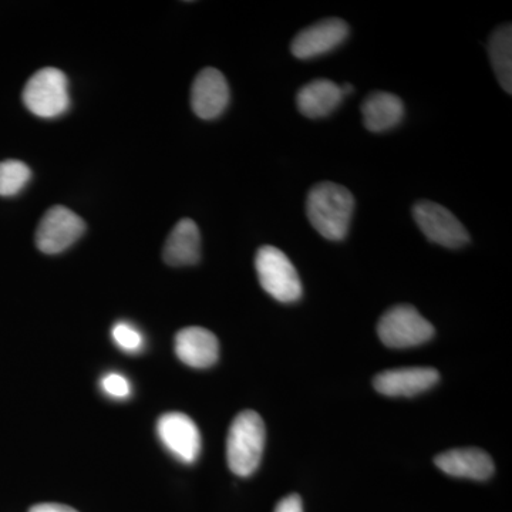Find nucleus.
I'll return each mask as SVG.
<instances>
[{"mask_svg":"<svg viewBox=\"0 0 512 512\" xmlns=\"http://www.w3.org/2000/svg\"><path fill=\"white\" fill-rule=\"evenodd\" d=\"M86 224L69 208L57 205L46 212L36 231V245L43 254L55 255L72 247L84 234Z\"/></svg>","mask_w":512,"mask_h":512,"instance_id":"7","label":"nucleus"},{"mask_svg":"<svg viewBox=\"0 0 512 512\" xmlns=\"http://www.w3.org/2000/svg\"><path fill=\"white\" fill-rule=\"evenodd\" d=\"M111 338L121 350L128 353L140 352L143 349L144 338L140 330L126 322H119L111 330Z\"/></svg>","mask_w":512,"mask_h":512,"instance_id":"19","label":"nucleus"},{"mask_svg":"<svg viewBox=\"0 0 512 512\" xmlns=\"http://www.w3.org/2000/svg\"><path fill=\"white\" fill-rule=\"evenodd\" d=\"M413 217L424 237L444 248H461L470 242V235L460 221L443 205L420 201L414 205Z\"/></svg>","mask_w":512,"mask_h":512,"instance_id":"6","label":"nucleus"},{"mask_svg":"<svg viewBox=\"0 0 512 512\" xmlns=\"http://www.w3.org/2000/svg\"><path fill=\"white\" fill-rule=\"evenodd\" d=\"M274 512H303L301 497L298 494H291L282 498Z\"/></svg>","mask_w":512,"mask_h":512,"instance_id":"21","label":"nucleus"},{"mask_svg":"<svg viewBox=\"0 0 512 512\" xmlns=\"http://www.w3.org/2000/svg\"><path fill=\"white\" fill-rule=\"evenodd\" d=\"M440 380L439 372L431 367H404L386 370L375 377V389L387 397H413L427 392Z\"/></svg>","mask_w":512,"mask_h":512,"instance_id":"11","label":"nucleus"},{"mask_svg":"<svg viewBox=\"0 0 512 512\" xmlns=\"http://www.w3.org/2000/svg\"><path fill=\"white\" fill-rule=\"evenodd\" d=\"M343 97L345 96L338 84L320 79L303 86L296 97V103L303 116L308 119H322L336 110Z\"/></svg>","mask_w":512,"mask_h":512,"instance_id":"16","label":"nucleus"},{"mask_svg":"<svg viewBox=\"0 0 512 512\" xmlns=\"http://www.w3.org/2000/svg\"><path fill=\"white\" fill-rule=\"evenodd\" d=\"M29 512H79L74 510L72 507H67L63 504H37L35 507L30 508Z\"/></svg>","mask_w":512,"mask_h":512,"instance_id":"22","label":"nucleus"},{"mask_svg":"<svg viewBox=\"0 0 512 512\" xmlns=\"http://www.w3.org/2000/svg\"><path fill=\"white\" fill-rule=\"evenodd\" d=\"M32 171L25 163L18 160L0 163V197H13L28 185Z\"/></svg>","mask_w":512,"mask_h":512,"instance_id":"18","label":"nucleus"},{"mask_svg":"<svg viewBox=\"0 0 512 512\" xmlns=\"http://www.w3.org/2000/svg\"><path fill=\"white\" fill-rule=\"evenodd\" d=\"M436 466L447 476L484 481L494 474L493 458L478 448H454L436 457Z\"/></svg>","mask_w":512,"mask_h":512,"instance_id":"13","label":"nucleus"},{"mask_svg":"<svg viewBox=\"0 0 512 512\" xmlns=\"http://www.w3.org/2000/svg\"><path fill=\"white\" fill-rule=\"evenodd\" d=\"M353 210L355 198L342 185L320 183L309 191L306 201L309 221L329 241H342L348 235Z\"/></svg>","mask_w":512,"mask_h":512,"instance_id":"1","label":"nucleus"},{"mask_svg":"<svg viewBox=\"0 0 512 512\" xmlns=\"http://www.w3.org/2000/svg\"><path fill=\"white\" fill-rule=\"evenodd\" d=\"M491 64L498 82L507 93H512V29L510 23L495 30L488 42Z\"/></svg>","mask_w":512,"mask_h":512,"instance_id":"17","label":"nucleus"},{"mask_svg":"<svg viewBox=\"0 0 512 512\" xmlns=\"http://www.w3.org/2000/svg\"><path fill=\"white\" fill-rule=\"evenodd\" d=\"M228 103L229 87L224 74L212 67L198 73L191 89L194 113L202 120H214L224 113Z\"/></svg>","mask_w":512,"mask_h":512,"instance_id":"10","label":"nucleus"},{"mask_svg":"<svg viewBox=\"0 0 512 512\" xmlns=\"http://www.w3.org/2000/svg\"><path fill=\"white\" fill-rule=\"evenodd\" d=\"M256 274L266 293L282 303L299 301L302 296L301 278L291 259L281 249L265 245L256 252Z\"/></svg>","mask_w":512,"mask_h":512,"instance_id":"3","label":"nucleus"},{"mask_svg":"<svg viewBox=\"0 0 512 512\" xmlns=\"http://www.w3.org/2000/svg\"><path fill=\"white\" fill-rule=\"evenodd\" d=\"M101 389L107 396L117 400L127 399L131 394L130 382L126 376L120 375V373H109L104 376L101 380Z\"/></svg>","mask_w":512,"mask_h":512,"instance_id":"20","label":"nucleus"},{"mask_svg":"<svg viewBox=\"0 0 512 512\" xmlns=\"http://www.w3.org/2000/svg\"><path fill=\"white\" fill-rule=\"evenodd\" d=\"M349 26L345 20L332 18L320 20L315 25L303 29L293 39L291 52L298 59H312L329 53L345 42Z\"/></svg>","mask_w":512,"mask_h":512,"instance_id":"9","label":"nucleus"},{"mask_svg":"<svg viewBox=\"0 0 512 512\" xmlns=\"http://www.w3.org/2000/svg\"><path fill=\"white\" fill-rule=\"evenodd\" d=\"M163 256L170 266H190L200 261L201 235L194 221L185 218L175 225L165 241Z\"/></svg>","mask_w":512,"mask_h":512,"instance_id":"14","label":"nucleus"},{"mask_svg":"<svg viewBox=\"0 0 512 512\" xmlns=\"http://www.w3.org/2000/svg\"><path fill=\"white\" fill-rule=\"evenodd\" d=\"M157 434L163 446L181 463L192 464L200 457V429L187 414H163L158 419Z\"/></svg>","mask_w":512,"mask_h":512,"instance_id":"8","label":"nucleus"},{"mask_svg":"<svg viewBox=\"0 0 512 512\" xmlns=\"http://www.w3.org/2000/svg\"><path fill=\"white\" fill-rule=\"evenodd\" d=\"M266 431L258 413H239L229 427L227 460L232 473L249 477L258 470L264 456Z\"/></svg>","mask_w":512,"mask_h":512,"instance_id":"2","label":"nucleus"},{"mask_svg":"<svg viewBox=\"0 0 512 512\" xmlns=\"http://www.w3.org/2000/svg\"><path fill=\"white\" fill-rule=\"evenodd\" d=\"M340 90H342L343 96H346V94L353 92V86L352 84H343V86H340Z\"/></svg>","mask_w":512,"mask_h":512,"instance_id":"23","label":"nucleus"},{"mask_svg":"<svg viewBox=\"0 0 512 512\" xmlns=\"http://www.w3.org/2000/svg\"><path fill=\"white\" fill-rule=\"evenodd\" d=\"M362 114L367 130L383 133L402 123L404 104L396 94L376 92L363 101Z\"/></svg>","mask_w":512,"mask_h":512,"instance_id":"15","label":"nucleus"},{"mask_svg":"<svg viewBox=\"0 0 512 512\" xmlns=\"http://www.w3.org/2000/svg\"><path fill=\"white\" fill-rule=\"evenodd\" d=\"M23 103L42 119H55L69 110V82L66 74L46 67L30 77L23 90Z\"/></svg>","mask_w":512,"mask_h":512,"instance_id":"4","label":"nucleus"},{"mask_svg":"<svg viewBox=\"0 0 512 512\" xmlns=\"http://www.w3.org/2000/svg\"><path fill=\"white\" fill-rule=\"evenodd\" d=\"M175 355L184 365L194 369H208L220 357V343L210 330L191 326L175 336Z\"/></svg>","mask_w":512,"mask_h":512,"instance_id":"12","label":"nucleus"},{"mask_svg":"<svg viewBox=\"0 0 512 512\" xmlns=\"http://www.w3.org/2000/svg\"><path fill=\"white\" fill-rule=\"evenodd\" d=\"M377 333L387 348L407 349L429 342L434 328L413 306L399 305L380 318Z\"/></svg>","mask_w":512,"mask_h":512,"instance_id":"5","label":"nucleus"}]
</instances>
